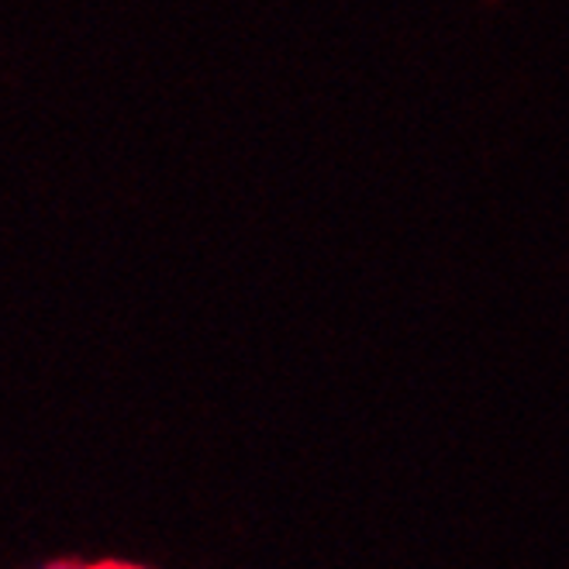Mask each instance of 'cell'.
I'll list each match as a JSON object with an SVG mask.
<instances>
[{
    "label": "cell",
    "instance_id": "obj_1",
    "mask_svg": "<svg viewBox=\"0 0 569 569\" xmlns=\"http://www.w3.org/2000/svg\"><path fill=\"white\" fill-rule=\"evenodd\" d=\"M42 569H118V566H83V562H49Z\"/></svg>",
    "mask_w": 569,
    "mask_h": 569
}]
</instances>
